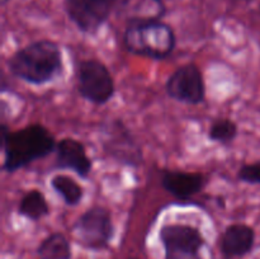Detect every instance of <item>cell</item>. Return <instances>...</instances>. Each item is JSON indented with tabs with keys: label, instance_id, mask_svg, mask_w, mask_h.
Here are the masks:
<instances>
[{
	"label": "cell",
	"instance_id": "cell-4",
	"mask_svg": "<svg viewBox=\"0 0 260 259\" xmlns=\"http://www.w3.org/2000/svg\"><path fill=\"white\" fill-rule=\"evenodd\" d=\"M73 233L84 248L91 250L108 248L114 234L111 213L101 206L89 208L74 223Z\"/></svg>",
	"mask_w": 260,
	"mask_h": 259
},
{
	"label": "cell",
	"instance_id": "cell-20",
	"mask_svg": "<svg viewBox=\"0 0 260 259\" xmlns=\"http://www.w3.org/2000/svg\"><path fill=\"white\" fill-rule=\"evenodd\" d=\"M8 2V0H2V3H3V4H5V3H7Z\"/></svg>",
	"mask_w": 260,
	"mask_h": 259
},
{
	"label": "cell",
	"instance_id": "cell-2",
	"mask_svg": "<svg viewBox=\"0 0 260 259\" xmlns=\"http://www.w3.org/2000/svg\"><path fill=\"white\" fill-rule=\"evenodd\" d=\"M0 137L4 152L3 170L7 173H14L35 160L47 156L57 145L55 137L42 124H29L14 132L2 124Z\"/></svg>",
	"mask_w": 260,
	"mask_h": 259
},
{
	"label": "cell",
	"instance_id": "cell-19",
	"mask_svg": "<svg viewBox=\"0 0 260 259\" xmlns=\"http://www.w3.org/2000/svg\"><path fill=\"white\" fill-rule=\"evenodd\" d=\"M165 259H201L198 255H165Z\"/></svg>",
	"mask_w": 260,
	"mask_h": 259
},
{
	"label": "cell",
	"instance_id": "cell-9",
	"mask_svg": "<svg viewBox=\"0 0 260 259\" xmlns=\"http://www.w3.org/2000/svg\"><path fill=\"white\" fill-rule=\"evenodd\" d=\"M56 165L61 169H70L81 178H88L91 170L85 147L80 141L66 137L56 145Z\"/></svg>",
	"mask_w": 260,
	"mask_h": 259
},
{
	"label": "cell",
	"instance_id": "cell-12",
	"mask_svg": "<svg viewBox=\"0 0 260 259\" xmlns=\"http://www.w3.org/2000/svg\"><path fill=\"white\" fill-rule=\"evenodd\" d=\"M106 151H108L116 159H119L121 155V149H123V157L122 163L127 165H137L142 159V154L140 147L135 144L134 139L131 137L127 128H124L123 123L118 122V128L117 134L112 135L109 139V145L106 146Z\"/></svg>",
	"mask_w": 260,
	"mask_h": 259
},
{
	"label": "cell",
	"instance_id": "cell-15",
	"mask_svg": "<svg viewBox=\"0 0 260 259\" xmlns=\"http://www.w3.org/2000/svg\"><path fill=\"white\" fill-rule=\"evenodd\" d=\"M40 259H71V246L61 233L48 235L37 249Z\"/></svg>",
	"mask_w": 260,
	"mask_h": 259
},
{
	"label": "cell",
	"instance_id": "cell-7",
	"mask_svg": "<svg viewBox=\"0 0 260 259\" xmlns=\"http://www.w3.org/2000/svg\"><path fill=\"white\" fill-rule=\"evenodd\" d=\"M160 241L165 255H198L205 239L197 228L184 223H170L160 229Z\"/></svg>",
	"mask_w": 260,
	"mask_h": 259
},
{
	"label": "cell",
	"instance_id": "cell-13",
	"mask_svg": "<svg viewBox=\"0 0 260 259\" xmlns=\"http://www.w3.org/2000/svg\"><path fill=\"white\" fill-rule=\"evenodd\" d=\"M126 12L129 24L135 22L160 20L165 9L161 0H127Z\"/></svg>",
	"mask_w": 260,
	"mask_h": 259
},
{
	"label": "cell",
	"instance_id": "cell-11",
	"mask_svg": "<svg viewBox=\"0 0 260 259\" xmlns=\"http://www.w3.org/2000/svg\"><path fill=\"white\" fill-rule=\"evenodd\" d=\"M255 233L245 223H233L228 226L221 236V251L226 258L244 256L253 249Z\"/></svg>",
	"mask_w": 260,
	"mask_h": 259
},
{
	"label": "cell",
	"instance_id": "cell-1",
	"mask_svg": "<svg viewBox=\"0 0 260 259\" xmlns=\"http://www.w3.org/2000/svg\"><path fill=\"white\" fill-rule=\"evenodd\" d=\"M8 68L13 76L32 85L51 83L62 73V53L57 43L40 40L12 55Z\"/></svg>",
	"mask_w": 260,
	"mask_h": 259
},
{
	"label": "cell",
	"instance_id": "cell-10",
	"mask_svg": "<svg viewBox=\"0 0 260 259\" xmlns=\"http://www.w3.org/2000/svg\"><path fill=\"white\" fill-rule=\"evenodd\" d=\"M161 184L178 200H189L203 189L206 179L201 173L165 170L161 175Z\"/></svg>",
	"mask_w": 260,
	"mask_h": 259
},
{
	"label": "cell",
	"instance_id": "cell-17",
	"mask_svg": "<svg viewBox=\"0 0 260 259\" xmlns=\"http://www.w3.org/2000/svg\"><path fill=\"white\" fill-rule=\"evenodd\" d=\"M238 136V126L235 122L229 118L216 119L210 127L208 137L211 141L218 142V144L228 145L231 144Z\"/></svg>",
	"mask_w": 260,
	"mask_h": 259
},
{
	"label": "cell",
	"instance_id": "cell-14",
	"mask_svg": "<svg viewBox=\"0 0 260 259\" xmlns=\"http://www.w3.org/2000/svg\"><path fill=\"white\" fill-rule=\"evenodd\" d=\"M18 213L32 221H38L50 213V207L45 195L38 189H30L22 197Z\"/></svg>",
	"mask_w": 260,
	"mask_h": 259
},
{
	"label": "cell",
	"instance_id": "cell-5",
	"mask_svg": "<svg viewBox=\"0 0 260 259\" xmlns=\"http://www.w3.org/2000/svg\"><path fill=\"white\" fill-rule=\"evenodd\" d=\"M79 93L93 104H106L113 98L116 86L108 68L95 58L84 60L78 69Z\"/></svg>",
	"mask_w": 260,
	"mask_h": 259
},
{
	"label": "cell",
	"instance_id": "cell-18",
	"mask_svg": "<svg viewBox=\"0 0 260 259\" xmlns=\"http://www.w3.org/2000/svg\"><path fill=\"white\" fill-rule=\"evenodd\" d=\"M238 178L249 184H260V160L254 164L243 165L239 170Z\"/></svg>",
	"mask_w": 260,
	"mask_h": 259
},
{
	"label": "cell",
	"instance_id": "cell-3",
	"mask_svg": "<svg viewBox=\"0 0 260 259\" xmlns=\"http://www.w3.org/2000/svg\"><path fill=\"white\" fill-rule=\"evenodd\" d=\"M123 43L129 52L154 60H164L175 48V35L160 20L135 22L127 25Z\"/></svg>",
	"mask_w": 260,
	"mask_h": 259
},
{
	"label": "cell",
	"instance_id": "cell-8",
	"mask_svg": "<svg viewBox=\"0 0 260 259\" xmlns=\"http://www.w3.org/2000/svg\"><path fill=\"white\" fill-rule=\"evenodd\" d=\"M116 0H66L70 19L85 33H94L108 19Z\"/></svg>",
	"mask_w": 260,
	"mask_h": 259
},
{
	"label": "cell",
	"instance_id": "cell-6",
	"mask_svg": "<svg viewBox=\"0 0 260 259\" xmlns=\"http://www.w3.org/2000/svg\"><path fill=\"white\" fill-rule=\"evenodd\" d=\"M167 93L174 101L201 104L206 99V85L201 70L194 63L180 66L167 81Z\"/></svg>",
	"mask_w": 260,
	"mask_h": 259
},
{
	"label": "cell",
	"instance_id": "cell-16",
	"mask_svg": "<svg viewBox=\"0 0 260 259\" xmlns=\"http://www.w3.org/2000/svg\"><path fill=\"white\" fill-rule=\"evenodd\" d=\"M51 187L57 195L62 197L68 206H76L80 203L84 189L75 179L65 174H57L51 179Z\"/></svg>",
	"mask_w": 260,
	"mask_h": 259
}]
</instances>
